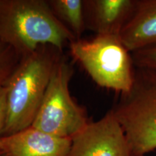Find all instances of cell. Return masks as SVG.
Here are the masks:
<instances>
[{
    "label": "cell",
    "mask_w": 156,
    "mask_h": 156,
    "mask_svg": "<svg viewBox=\"0 0 156 156\" xmlns=\"http://www.w3.org/2000/svg\"><path fill=\"white\" fill-rule=\"evenodd\" d=\"M75 39L54 15L48 1L0 0V41L21 57L42 46L62 51Z\"/></svg>",
    "instance_id": "1"
},
{
    "label": "cell",
    "mask_w": 156,
    "mask_h": 156,
    "mask_svg": "<svg viewBox=\"0 0 156 156\" xmlns=\"http://www.w3.org/2000/svg\"><path fill=\"white\" fill-rule=\"evenodd\" d=\"M62 51L42 46L21 57L6 81L7 121L2 135H10L32 126Z\"/></svg>",
    "instance_id": "2"
},
{
    "label": "cell",
    "mask_w": 156,
    "mask_h": 156,
    "mask_svg": "<svg viewBox=\"0 0 156 156\" xmlns=\"http://www.w3.org/2000/svg\"><path fill=\"white\" fill-rule=\"evenodd\" d=\"M112 112L122 126L134 156L156 149V70L134 67V81Z\"/></svg>",
    "instance_id": "3"
},
{
    "label": "cell",
    "mask_w": 156,
    "mask_h": 156,
    "mask_svg": "<svg viewBox=\"0 0 156 156\" xmlns=\"http://www.w3.org/2000/svg\"><path fill=\"white\" fill-rule=\"evenodd\" d=\"M70 54L99 86L119 93L128 92L134 81L131 53L116 35H96L90 40L75 39Z\"/></svg>",
    "instance_id": "4"
},
{
    "label": "cell",
    "mask_w": 156,
    "mask_h": 156,
    "mask_svg": "<svg viewBox=\"0 0 156 156\" xmlns=\"http://www.w3.org/2000/svg\"><path fill=\"white\" fill-rule=\"evenodd\" d=\"M73 70L62 55L54 65L44 99L33 127L51 135L73 138L90 122L85 109L74 101L69 92Z\"/></svg>",
    "instance_id": "5"
},
{
    "label": "cell",
    "mask_w": 156,
    "mask_h": 156,
    "mask_svg": "<svg viewBox=\"0 0 156 156\" xmlns=\"http://www.w3.org/2000/svg\"><path fill=\"white\" fill-rule=\"evenodd\" d=\"M68 156H134L112 111L72 138Z\"/></svg>",
    "instance_id": "6"
},
{
    "label": "cell",
    "mask_w": 156,
    "mask_h": 156,
    "mask_svg": "<svg viewBox=\"0 0 156 156\" xmlns=\"http://www.w3.org/2000/svg\"><path fill=\"white\" fill-rule=\"evenodd\" d=\"M71 138H62L30 126L0 136L2 156H68Z\"/></svg>",
    "instance_id": "7"
},
{
    "label": "cell",
    "mask_w": 156,
    "mask_h": 156,
    "mask_svg": "<svg viewBox=\"0 0 156 156\" xmlns=\"http://www.w3.org/2000/svg\"><path fill=\"white\" fill-rule=\"evenodd\" d=\"M136 0L84 1L85 28L96 35H116L129 20Z\"/></svg>",
    "instance_id": "8"
},
{
    "label": "cell",
    "mask_w": 156,
    "mask_h": 156,
    "mask_svg": "<svg viewBox=\"0 0 156 156\" xmlns=\"http://www.w3.org/2000/svg\"><path fill=\"white\" fill-rule=\"evenodd\" d=\"M119 37L130 53L156 45V0H136Z\"/></svg>",
    "instance_id": "9"
},
{
    "label": "cell",
    "mask_w": 156,
    "mask_h": 156,
    "mask_svg": "<svg viewBox=\"0 0 156 156\" xmlns=\"http://www.w3.org/2000/svg\"><path fill=\"white\" fill-rule=\"evenodd\" d=\"M51 9L58 20L80 39L85 30V22L83 0H51Z\"/></svg>",
    "instance_id": "10"
},
{
    "label": "cell",
    "mask_w": 156,
    "mask_h": 156,
    "mask_svg": "<svg viewBox=\"0 0 156 156\" xmlns=\"http://www.w3.org/2000/svg\"><path fill=\"white\" fill-rule=\"evenodd\" d=\"M20 58L12 48L0 41V87L5 85Z\"/></svg>",
    "instance_id": "11"
},
{
    "label": "cell",
    "mask_w": 156,
    "mask_h": 156,
    "mask_svg": "<svg viewBox=\"0 0 156 156\" xmlns=\"http://www.w3.org/2000/svg\"><path fill=\"white\" fill-rule=\"evenodd\" d=\"M134 67L156 70V45L131 53Z\"/></svg>",
    "instance_id": "12"
},
{
    "label": "cell",
    "mask_w": 156,
    "mask_h": 156,
    "mask_svg": "<svg viewBox=\"0 0 156 156\" xmlns=\"http://www.w3.org/2000/svg\"><path fill=\"white\" fill-rule=\"evenodd\" d=\"M7 114V89L5 86H2L0 87V136L5 129Z\"/></svg>",
    "instance_id": "13"
},
{
    "label": "cell",
    "mask_w": 156,
    "mask_h": 156,
    "mask_svg": "<svg viewBox=\"0 0 156 156\" xmlns=\"http://www.w3.org/2000/svg\"><path fill=\"white\" fill-rule=\"evenodd\" d=\"M0 156H1V152H0Z\"/></svg>",
    "instance_id": "14"
},
{
    "label": "cell",
    "mask_w": 156,
    "mask_h": 156,
    "mask_svg": "<svg viewBox=\"0 0 156 156\" xmlns=\"http://www.w3.org/2000/svg\"><path fill=\"white\" fill-rule=\"evenodd\" d=\"M1 156H2V155H1Z\"/></svg>",
    "instance_id": "15"
},
{
    "label": "cell",
    "mask_w": 156,
    "mask_h": 156,
    "mask_svg": "<svg viewBox=\"0 0 156 156\" xmlns=\"http://www.w3.org/2000/svg\"><path fill=\"white\" fill-rule=\"evenodd\" d=\"M155 156H156V155H155Z\"/></svg>",
    "instance_id": "16"
}]
</instances>
